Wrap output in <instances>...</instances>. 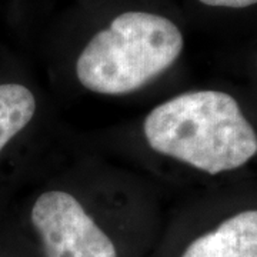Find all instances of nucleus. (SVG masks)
Wrapping results in <instances>:
<instances>
[{
  "instance_id": "nucleus-6",
  "label": "nucleus",
  "mask_w": 257,
  "mask_h": 257,
  "mask_svg": "<svg viewBox=\"0 0 257 257\" xmlns=\"http://www.w3.org/2000/svg\"><path fill=\"white\" fill-rule=\"evenodd\" d=\"M199 2L210 8H226V9H243L257 5V0H199Z\"/></svg>"
},
{
  "instance_id": "nucleus-2",
  "label": "nucleus",
  "mask_w": 257,
  "mask_h": 257,
  "mask_svg": "<svg viewBox=\"0 0 257 257\" xmlns=\"http://www.w3.org/2000/svg\"><path fill=\"white\" fill-rule=\"evenodd\" d=\"M183 47V33L170 19L143 10L124 12L83 47L76 79L92 93L128 94L172 67Z\"/></svg>"
},
{
  "instance_id": "nucleus-1",
  "label": "nucleus",
  "mask_w": 257,
  "mask_h": 257,
  "mask_svg": "<svg viewBox=\"0 0 257 257\" xmlns=\"http://www.w3.org/2000/svg\"><path fill=\"white\" fill-rule=\"evenodd\" d=\"M143 136L152 150L204 172L236 170L257 155V133L237 100L220 90L177 94L147 113Z\"/></svg>"
},
{
  "instance_id": "nucleus-5",
  "label": "nucleus",
  "mask_w": 257,
  "mask_h": 257,
  "mask_svg": "<svg viewBox=\"0 0 257 257\" xmlns=\"http://www.w3.org/2000/svg\"><path fill=\"white\" fill-rule=\"evenodd\" d=\"M37 110L33 92L20 83H0V153L28 127Z\"/></svg>"
},
{
  "instance_id": "nucleus-3",
  "label": "nucleus",
  "mask_w": 257,
  "mask_h": 257,
  "mask_svg": "<svg viewBox=\"0 0 257 257\" xmlns=\"http://www.w3.org/2000/svg\"><path fill=\"white\" fill-rule=\"evenodd\" d=\"M46 257H117L111 239L73 194L47 190L30 211Z\"/></svg>"
},
{
  "instance_id": "nucleus-4",
  "label": "nucleus",
  "mask_w": 257,
  "mask_h": 257,
  "mask_svg": "<svg viewBox=\"0 0 257 257\" xmlns=\"http://www.w3.org/2000/svg\"><path fill=\"white\" fill-rule=\"evenodd\" d=\"M182 257H257V210H244L193 240Z\"/></svg>"
}]
</instances>
